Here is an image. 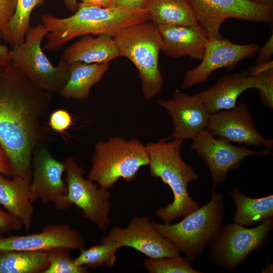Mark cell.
<instances>
[{
	"mask_svg": "<svg viewBox=\"0 0 273 273\" xmlns=\"http://www.w3.org/2000/svg\"><path fill=\"white\" fill-rule=\"evenodd\" d=\"M53 94L34 85L12 62L0 72V142L11 177H32L33 151L51 136L43 120Z\"/></svg>",
	"mask_w": 273,
	"mask_h": 273,
	"instance_id": "cell-1",
	"label": "cell"
},
{
	"mask_svg": "<svg viewBox=\"0 0 273 273\" xmlns=\"http://www.w3.org/2000/svg\"><path fill=\"white\" fill-rule=\"evenodd\" d=\"M40 20L48 32L42 49L54 52L78 36L105 34L113 37L121 29L151 18L147 9L100 8L78 3L77 10L69 17L57 18L47 13L41 15Z\"/></svg>",
	"mask_w": 273,
	"mask_h": 273,
	"instance_id": "cell-2",
	"label": "cell"
},
{
	"mask_svg": "<svg viewBox=\"0 0 273 273\" xmlns=\"http://www.w3.org/2000/svg\"><path fill=\"white\" fill-rule=\"evenodd\" d=\"M183 141L174 139L167 142L162 139L146 145L152 177L160 178L171 189L173 200L156 210V215L164 223H170L181 216H185L200 207L198 202L189 195L188 186L191 181L199 178L193 168L185 162L180 155Z\"/></svg>",
	"mask_w": 273,
	"mask_h": 273,
	"instance_id": "cell-3",
	"label": "cell"
},
{
	"mask_svg": "<svg viewBox=\"0 0 273 273\" xmlns=\"http://www.w3.org/2000/svg\"><path fill=\"white\" fill-rule=\"evenodd\" d=\"M224 213L223 196L214 191L207 204L185 215L178 223H160L153 219L152 222L192 261L215 242L223 226Z\"/></svg>",
	"mask_w": 273,
	"mask_h": 273,
	"instance_id": "cell-4",
	"label": "cell"
},
{
	"mask_svg": "<svg viewBox=\"0 0 273 273\" xmlns=\"http://www.w3.org/2000/svg\"><path fill=\"white\" fill-rule=\"evenodd\" d=\"M113 37L120 56L128 58L138 70L143 96L150 100L164 85L158 63L162 41L158 25L151 20L136 24L121 29Z\"/></svg>",
	"mask_w": 273,
	"mask_h": 273,
	"instance_id": "cell-5",
	"label": "cell"
},
{
	"mask_svg": "<svg viewBox=\"0 0 273 273\" xmlns=\"http://www.w3.org/2000/svg\"><path fill=\"white\" fill-rule=\"evenodd\" d=\"M149 162L146 146L139 140L112 137L95 145L88 178L109 189L120 178L133 180Z\"/></svg>",
	"mask_w": 273,
	"mask_h": 273,
	"instance_id": "cell-6",
	"label": "cell"
},
{
	"mask_svg": "<svg viewBox=\"0 0 273 273\" xmlns=\"http://www.w3.org/2000/svg\"><path fill=\"white\" fill-rule=\"evenodd\" d=\"M48 33L41 23L30 28L24 41L10 50V57L34 85L59 94L69 78V65L60 59L55 66L43 53L41 44Z\"/></svg>",
	"mask_w": 273,
	"mask_h": 273,
	"instance_id": "cell-7",
	"label": "cell"
},
{
	"mask_svg": "<svg viewBox=\"0 0 273 273\" xmlns=\"http://www.w3.org/2000/svg\"><path fill=\"white\" fill-rule=\"evenodd\" d=\"M272 228V217L252 229L245 228L235 222L225 224L210 247V260L224 269H235L252 251L264 246Z\"/></svg>",
	"mask_w": 273,
	"mask_h": 273,
	"instance_id": "cell-8",
	"label": "cell"
},
{
	"mask_svg": "<svg viewBox=\"0 0 273 273\" xmlns=\"http://www.w3.org/2000/svg\"><path fill=\"white\" fill-rule=\"evenodd\" d=\"M187 1L209 39L223 38L220 27L229 18L269 24L273 22L272 5L258 4L250 0Z\"/></svg>",
	"mask_w": 273,
	"mask_h": 273,
	"instance_id": "cell-9",
	"label": "cell"
},
{
	"mask_svg": "<svg viewBox=\"0 0 273 273\" xmlns=\"http://www.w3.org/2000/svg\"><path fill=\"white\" fill-rule=\"evenodd\" d=\"M65 165L66 200L81 210L83 216L100 231H107L111 222V193L89 179L83 177L84 170L75 159L68 157Z\"/></svg>",
	"mask_w": 273,
	"mask_h": 273,
	"instance_id": "cell-10",
	"label": "cell"
},
{
	"mask_svg": "<svg viewBox=\"0 0 273 273\" xmlns=\"http://www.w3.org/2000/svg\"><path fill=\"white\" fill-rule=\"evenodd\" d=\"M192 140L191 149L203 160L210 171L212 192L215 191L218 185L227 178L229 171L237 169L246 157L271 154V149L267 148L256 151L246 145L235 146L231 142L216 138L207 129Z\"/></svg>",
	"mask_w": 273,
	"mask_h": 273,
	"instance_id": "cell-11",
	"label": "cell"
},
{
	"mask_svg": "<svg viewBox=\"0 0 273 273\" xmlns=\"http://www.w3.org/2000/svg\"><path fill=\"white\" fill-rule=\"evenodd\" d=\"M47 145L39 144L32 154L30 199L33 203L38 200L44 204L53 203L58 210H63L70 205L66 200L67 186L62 179L65 163L55 159Z\"/></svg>",
	"mask_w": 273,
	"mask_h": 273,
	"instance_id": "cell-12",
	"label": "cell"
},
{
	"mask_svg": "<svg viewBox=\"0 0 273 273\" xmlns=\"http://www.w3.org/2000/svg\"><path fill=\"white\" fill-rule=\"evenodd\" d=\"M101 241H113L121 248H132L149 258L172 257L180 252L171 241L156 229L147 216L132 217L123 228L113 227Z\"/></svg>",
	"mask_w": 273,
	"mask_h": 273,
	"instance_id": "cell-13",
	"label": "cell"
},
{
	"mask_svg": "<svg viewBox=\"0 0 273 273\" xmlns=\"http://www.w3.org/2000/svg\"><path fill=\"white\" fill-rule=\"evenodd\" d=\"M259 48L256 43L238 44L223 38L209 39L201 63L186 72L181 88L188 89L205 82L218 69H233L241 60L254 57Z\"/></svg>",
	"mask_w": 273,
	"mask_h": 273,
	"instance_id": "cell-14",
	"label": "cell"
},
{
	"mask_svg": "<svg viewBox=\"0 0 273 273\" xmlns=\"http://www.w3.org/2000/svg\"><path fill=\"white\" fill-rule=\"evenodd\" d=\"M207 129L215 136L229 142L272 149L273 141L262 135L248 106L244 103L210 115Z\"/></svg>",
	"mask_w": 273,
	"mask_h": 273,
	"instance_id": "cell-15",
	"label": "cell"
},
{
	"mask_svg": "<svg viewBox=\"0 0 273 273\" xmlns=\"http://www.w3.org/2000/svg\"><path fill=\"white\" fill-rule=\"evenodd\" d=\"M55 248L81 250L85 248V240L79 231L64 223L48 224L38 233L0 236V252L46 251Z\"/></svg>",
	"mask_w": 273,
	"mask_h": 273,
	"instance_id": "cell-16",
	"label": "cell"
},
{
	"mask_svg": "<svg viewBox=\"0 0 273 273\" xmlns=\"http://www.w3.org/2000/svg\"><path fill=\"white\" fill-rule=\"evenodd\" d=\"M157 103L173 121L174 129L168 139L193 140L207 129L210 114L195 95L177 90L171 99H159Z\"/></svg>",
	"mask_w": 273,
	"mask_h": 273,
	"instance_id": "cell-17",
	"label": "cell"
},
{
	"mask_svg": "<svg viewBox=\"0 0 273 273\" xmlns=\"http://www.w3.org/2000/svg\"><path fill=\"white\" fill-rule=\"evenodd\" d=\"M260 80L247 71L223 75L209 88L195 94L210 114L231 109L237 105L239 96L250 88L257 89Z\"/></svg>",
	"mask_w": 273,
	"mask_h": 273,
	"instance_id": "cell-18",
	"label": "cell"
},
{
	"mask_svg": "<svg viewBox=\"0 0 273 273\" xmlns=\"http://www.w3.org/2000/svg\"><path fill=\"white\" fill-rule=\"evenodd\" d=\"M162 50L173 58L189 56L202 60L209 41L203 28L197 23L191 25H158Z\"/></svg>",
	"mask_w": 273,
	"mask_h": 273,
	"instance_id": "cell-19",
	"label": "cell"
},
{
	"mask_svg": "<svg viewBox=\"0 0 273 273\" xmlns=\"http://www.w3.org/2000/svg\"><path fill=\"white\" fill-rule=\"evenodd\" d=\"M31 177H7L0 174V205L8 212L20 220L23 227H31L34 213L30 199Z\"/></svg>",
	"mask_w": 273,
	"mask_h": 273,
	"instance_id": "cell-20",
	"label": "cell"
},
{
	"mask_svg": "<svg viewBox=\"0 0 273 273\" xmlns=\"http://www.w3.org/2000/svg\"><path fill=\"white\" fill-rule=\"evenodd\" d=\"M119 56L113 37L102 34L97 37L84 35L67 48L60 59L68 65L76 61L92 64L110 62Z\"/></svg>",
	"mask_w": 273,
	"mask_h": 273,
	"instance_id": "cell-21",
	"label": "cell"
},
{
	"mask_svg": "<svg viewBox=\"0 0 273 273\" xmlns=\"http://www.w3.org/2000/svg\"><path fill=\"white\" fill-rule=\"evenodd\" d=\"M109 66V62L86 64L76 61L71 63L68 67L69 78L59 94L66 99H86L92 86L101 80Z\"/></svg>",
	"mask_w": 273,
	"mask_h": 273,
	"instance_id": "cell-22",
	"label": "cell"
},
{
	"mask_svg": "<svg viewBox=\"0 0 273 273\" xmlns=\"http://www.w3.org/2000/svg\"><path fill=\"white\" fill-rule=\"evenodd\" d=\"M231 196L237 211L233 216L234 222L242 226L253 225L273 216V195L261 198H250L237 187L233 188Z\"/></svg>",
	"mask_w": 273,
	"mask_h": 273,
	"instance_id": "cell-23",
	"label": "cell"
},
{
	"mask_svg": "<svg viewBox=\"0 0 273 273\" xmlns=\"http://www.w3.org/2000/svg\"><path fill=\"white\" fill-rule=\"evenodd\" d=\"M146 9L157 25H191L197 21L187 0H149Z\"/></svg>",
	"mask_w": 273,
	"mask_h": 273,
	"instance_id": "cell-24",
	"label": "cell"
},
{
	"mask_svg": "<svg viewBox=\"0 0 273 273\" xmlns=\"http://www.w3.org/2000/svg\"><path fill=\"white\" fill-rule=\"evenodd\" d=\"M49 263L46 251L11 250L0 252V273H43Z\"/></svg>",
	"mask_w": 273,
	"mask_h": 273,
	"instance_id": "cell-25",
	"label": "cell"
},
{
	"mask_svg": "<svg viewBox=\"0 0 273 273\" xmlns=\"http://www.w3.org/2000/svg\"><path fill=\"white\" fill-rule=\"evenodd\" d=\"M44 4V0H17V7L10 22L8 33L3 38L11 46L15 48L25 40L30 27V16L33 10Z\"/></svg>",
	"mask_w": 273,
	"mask_h": 273,
	"instance_id": "cell-26",
	"label": "cell"
},
{
	"mask_svg": "<svg viewBox=\"0 0 273 273\" xmlns=\"http://www.w3.org/2000/svg\"><path fill=\"white\" fill-rule=\"evenodd\" d=\"M120 248L116 242L101 241L99 244L80 250L79 255L74 259L78 264L88 269L111 268L115 265L116 252Z\"/></svg>",
	"mask_w": 273,
	"mask_h": 273,
	"instance_id": "cell-27",
	"label": "cell"
},
{
	"mask_svg": "<svg viewBox=\"0 0 273 273\" xmlns=\"http://www.w3.org/2000/svg\"><path fill=\"white\" fill-rule=\"evenodd\" d=\"M144 266L149 273H199L193 267L191 260L178 255L161 258H149L144 261Z\"/></svg>",
	"mask_w": 273,
	"mask_h": 273,
	"instance_id": "cell-28",
	"label": "cell"
},
{
	"mask_svg": "<svg viewBox=\"0 0 273 273\" xmlns=\"http://www.w3.org/2000/svg\"><path fill=\"white\" fill-rule=\"evenodd\" d=\"M70 250L55 248L46 251L49 266L43 273H87V268L78 264L69 254Z\"/></svg>",
	"mask_w": 273,
	"mask_h": 273,
	"instance_id": "cell-29",
	"label": "cell"
},
{
	"mask_svg": "<svg viewBox=\"0 0 273 273\" xmlns=\"http://www.w3.org/2000/svg\"><path fill=\"white\" fill-rule=\"evenodd\" d=\"M260 85L256 89L263 104L269 109H273V70L258 76Z\"/></svg>",
	"mask_w": 273,
	"mask_h": 273,
	"instance_id": "cell-30",
	"label": "cell"
},
{
	"mask_svg": "<svg viewBox=\"0 0 273 273\" xmlns=\"http://www.w3.org/2000/svg\"><path fill=\"white\" fill-rule=\"evenodd\" d=\"M73 124L71 114L64 109H58L53 112L49 117L48 126L50 128L62 133Z\"/></svg>",
	"mask_w": 273,
	"mask_h": 273,
	"instance_id": "cell-31",
	"label": "cell"
},
{
	"mask_svg": "<svg viewBox=\"0 0 273 273\" xmlns=\"http://www.w3.org/2000/svg\"><path fill=\"white\" fill-rule=\"evenodd\" d=\"M17 0H0V32L3 38L7 35L10 22L17 7Z\"/></svg>",
	"mask_w": 273,
	"mask_h": 273,
	"instance_id": "cell-32",
	"label": "cell"
},
{
	"mask_svg": "<svg viewBox=\"0 0 273 273\" xmlns=\"http://www.w3.org/2000/svg\"><path fill=\"white\" fill-rule=\"evenodd\" d=\"M23 227L20 220L0 208V236L11 232L19 231Z\"/></svg>",
	"mask_w": 273,
	"mask_h": 273,
	"instance_id": "cell-33",
	"label": "cell"
},
{
	"mask_svg": "<svg viewBox=\"0 0 273 273\" xmlns=\"http://www.w3.org/2000/svg\"><path fill=\"white\" fill-rule=\"evenodd\" d=\"M149 0H111L107 8L123 9H146Z\"/></svg>",
	"mask_w": 273,
	"mask_h": 273,
	"instance_id": "cell-34",
	"label": "cell"
},
{
	"mask_svg": "<svg viewBox=\"0 0 273 273\" xmlns=\"http://www.w3.org/2000/svg\"><path fill=\"white\" fill-rule=\"evenodd\" d=\"M258 55L256 59V64H260L271 60L273 55V33L266 43L261 48H259Z\"/></svg>",
	"mask_w": 273,
	"mask_h": 273,
	"instance_id": "cell-35",
	"label": "cell"
},
{
	"mask_svg": "<svg viewBox=\"0 0 273 273\" xmlns=\"http://www.w3.org/2000/svg\"><path fill=\"white\" fill-rule=\"evenodd\" d=\"M0 174L11 178L12 170L10 161L0 142Z\"/></svg>",
	"mask_w": 273,
	"mask_h": 273,
	"instance_id": "cell-36",
	"label": "cell"
},
{
	"mask_svg": "<svg viewBox=\"0 0 273 273\" xmlns=\"http://www.w3.org/2000/svg\"><path fill=\"white\" fill-rule=\"evenodd\" d=\"M271 70H273V61L272 60L264 63L252 65L249 68L247 71L250 76L257 77Z\"/></svg>",
	"mask_w": 273,
	"mask_h": 273,
	"instance_id": "cell-37",
	"label": "cell"
},
{
	"mask_svg": "<svg viewBox=\"0 0 273 273\" xmlns=\"http://www.w3.org/2000/svg\"><path fill=\"white\" fill-rule=\"evenodd\" d=\"M10 50L3 44H0V72L6 68L11 62Z\"/></svg>",
	"mask_w": 273,
	"mask_h": 273,
	"instance_id": "cell-38",
	"label": "cell"
},
{
	"mask_svg": "<svg viewBox=\"0 0 273 273\" xmlns=\"http://www.w3.org/2000/svg\"><path fill=\"white\" fill-rule=\"evenodd\" d=\"M111 0H81L83 4L100 8H107Z\"/></svg>",
	"mask_w": 273,
	"mask_h": 273,
	"instance_id": "cell-39",
	"label": "cell"
},
{
	"mask_svg": "<svg viewBox=\"0 0 273 273\" xmlns=\"http://www.w3.org/2000/svg\"><path fill=\"white\" fill-rule=\"evenodd\" d=\"M65 6L71 12L74 13L78 9V3L77 0H63Z\"/></svg>",
	"mask_w": 273,
	"mask_h": 273,
	"instance_id": "cell-40",
	"label": "cell"
},
{
	"mask_svg": "<svg viewBox=\"0 0 273 273\" xmlns=\"http://www.w3.org/2000/svg\"><path fill=\"white\" fill-rule=\"evenodd\" d=\"M252 2L261 5H272L273 0H250Z\"/></svg>",
	"mask_w": 273,
	"mask_h": 273,
	"instance_id": "cell-41",
	"label": "cell"
},
{
	"mask_svg": "<svg viewBox=\"0 0 273 273\" xmlns=\"http://www.w3.org/2000/svg\"><path fill=\"white\" fill-rule=\"evenodd\" d=\"M1 37H2V33H1V32H0V38H1Z\"/></svg>",
	"mask_w": 273,
	"mask_h": 273,
	"instance_id": "cell-42",
	"label": "cell"
}]
</instances>
